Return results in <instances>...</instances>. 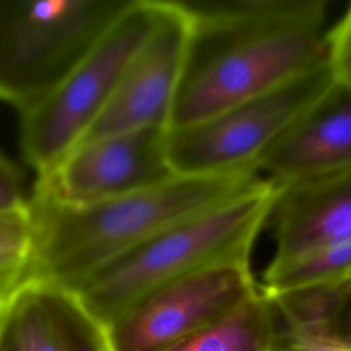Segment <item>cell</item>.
<instances>
[{
  "label": "cell",
  "mask_w": 351,
  "mask_h": 351,
  "mask_svg": "<svg viewBox=\"0 0 351 351\" xmlns=\"http://www.w3.org/2000/svg\"><path fill=\"white\" fill-rule=\"evenodd\" d=\"M351 280V240L304 256L269 263L261 288L270 296L336 285Z\"/></svg>",
  "instance_id": "cell-15"
},
{
  "label": "cell",
  "mask_w": 351,
  "mask_h": 351,
  "mask_svg": "<svg viewBox=\"0 0 351 351\" xmlns=\"http://www.w3.org/2000/svg\"><path fill=\"white\" fill-rule=\"evenodd\" d=\"M270 351H351V346L284 322Z\"/></svg>",
  "instance_id": "cell-18"
},
{
  "label": "cell",
  "mask_w": 351,
  "mask_h": 351,
  "mask_svg": "<svg viewBox=\"0 0 351 351\" xmlns=\"http://www.w3.org/2000/svg\"><path fill=\"white\" fill-rule=\"evenodd\" d=\"M282 317L261 288L230 314L165 351H270Z\"/></svg>",
  "instance_id": "cell-12"
},
{
  "label": "cell",
  "mask_w": 351,
  "mask_h": 351,
  "mask_svg": "<svg viewBox=\"0 0 351 351\" xmlns=\"http://www.w3.org/2000/svg\"><path fill=\"white\" fill-rule=\"evenodd\" d=\"M192 40L193 22L184 3L163 1L156 26L129 63L108 107L81 143L141 128H169Z\"/></svg>",
  "instance_id": "cell-9"
},
{
  "label": "cell",
  "mask_w": 351,
  "mask_h": 351,
  "mask_svg": "<svg viewBox=\"0 0 351 351\" xmlns=\"http://www.w3.org/2000/svg\"><path fill=\"white\" fill-rule=\"evenodd\" d=\"M274 191L267 219L276 241L270 263L351 240V169Z\"/></svg>",
  "instance_id": "cell-11"
},
{
  "label": "cell",
  "mask_w": 351,
  "mask_h": 351,
  "mask_svg": "<svg viewBox=\"0 0 351 351\" xmlns=\"http://www.w3.org/2000/svg\"><path fill=\"white\" fill-rule=\"evenodd\" d=\"M271 188L256 169L176 176L84 206L53 202L32 188L30 278L74 292L101 267L165 229Z\"/></svg>",
  "instance_id": "cell-2"
},
{
  "label": "cell",
  "mask_w": 351,
  "mask_h": 351,
  "mask_svg": "<svg viewBox=\"0 0 351 351\" xmlns=\"http://www.w3.org/2000/svg\"><path fill=\"white\" fill-rule=\"evenodd\" d=\"M328 58L336 81L351 89V4L329 30Z\"/></svg>",
  "instance_id": "cell-19"
},
{
  "label": "cell",
  "mask_w": 351,
  "mask_h": 351,
  "mask_svg": "<svg viewBox=\"0 0 351 351\" xmlns=\"http://www.w3.org/2000/svg\"><path fill=\"white\" fill-rule=\"evenodd\" d=\"M270 298L285 324L351 346V280Z\"/></svg>",
  "instance_id": "cell-14"
},
{
  "label": "cell",
  "mask_w": 351,
  "mask_h": 351,
  "mask_svg": "<svg viewBox=\"0 0 351 351\" xmlns=\"http://www.w3.org/2000/svg\"><path fill=\"white\" fill-rule=\"evenodd\" d=\"M274 195L271 188L170 226L101 267L74 293L106 328L171 281L215 266L250 263Z\"/></svg>",
  "instance_id": "cell-3"
},
{
  "label": "cell",
  "mask_w": 351,
  "mask_h": 351,
  "mask_svg": "<svg viewBox=\"0 0 351 351\" xmlns=\"http://www.w3.org/2000/svg\"><path fill=\"white\" fill-rule=\"evenodd\" d=\"M32 219L29 210L0 214V256L30 258Z\"/></svg>",
  "instance_id": "cell-17"
},
{
  "label": "cell",
  "mask_w": 351,
  "mask_h": 351,
  "mask_svg": "<svg viewBox=\"0 0 351 351\" xmlns=\"http://www.w3.org/2000/svg\"><path fill=\"white\" fill-rule=\"evenodd\" d=\"M336 81L329 58L262 95L203 121L167 128L166 149L176 176L255 169L259 156Z\"/></svg>",
  "instance_id": "cell-6"
},
{
  "label": "cell",
  "mask_w": 351,
  "mask_h": 351,
  "mask_svg": "<svg viewBox=\"0 0 351 351\" xmlns=\"http://www.w3.org/2000/svg\"><path fill=\"white\" fill-rule=\"evenodd\" d=\"M162 0H132L80 64L21 114L25 160L43 177L88 134L112 100L136 52L156 26Z\"/></svg>",
  "instance_id": "cell-5"
},
{
  "label": "cell",
  "mask_w": 351,
  "mask_h": 351,
  "mask_svg": "<svg viewBox=\"0 0 351 351\" xmlns=\"http://www.w3.org/2000/svg\"><path fill=\"white\" fill-rule=\"evenodd\" d=\"M49 295L64 351H111L106 328L84 308L73 291L49 284Z\"/></svg>",
  "instance_id": "cell-16"
},
{
  "label": "cell",
  "mask_w": 351,
  "mask_h": 351,
  "mask_svg": "<svg viewBox=\"0 0 351 351\" xmlns=\"http://www.w3.org/2000/svg\"><path fill=\"white\" fill-rule=\"evenodd\" d=\"M30 200L32 191L26 189L21 169L0 152V214L26 211Z\"/></svg>",
  "instance_id": "cell-20"
},
{
  "label": "cell",
  "mask_w": 351,
  "mask_h": 351,
  "mask_svg": "<svg viewBox=\"0 0 351 351\" xmlns=\"http://www.w3.org/2000/svg\"><path fill=\"white\" fill-rule=\"evenodd\" d=\"M0 351H64L48 282L27 278L14 292L0 332Z\"/></svg>",
  "instance_id": "cell-13"
},
{
  "label": "cell",
  "mask_w": 351,
  "mask_h": 351,
  "mask_svg": "<svg viewBox=\"0 0 351 351\" xmlns=\"http://www.w3.org/2000/svg\"><path fill=\"white\" fill-rule=\"evenodd\" d=\"M167 128L151 126L88 140L37 177L33 192L84 206L141 191L176 177L166 149Z\"/></svg>",
  "instance_id": "cell-8"
},
{
  "label": "cell",
  "mask_w": 351,
  "mask_h": 351,
  "mask_svg": "<svg viewBox=\"0 0 351 351\" xmlns=\"http://www.w3.org/2000/svg\"><path fill=\"white\" fill-rule=\"evenodd\" d=\"M132 0H0V100L27 111L90 52Z\"/></svg>",
  "instance_id": "cell-4"
},
{
  "label": "cell",
  "mask_w": 351,
  "mask_h": 351,
  "mask_svg": "<svg viewBox=\"0 0 351 351\" xmlns=\"http://www.w3.org/2000/svg\"><path fill=\"white\" fill-rule=\"evenodd\" d=\"M19 287H21V285H19ZM19 287H18V288H19ZM18 288H16V289H18ZM16 289H15V291H16ZM15 291H14V292H15ZM14 292L10 293V295H5V296H0V332H1L3 324H4V321H5V317H7L8 307H10L11 298H12Z\"/></svg>",
  "instance_id": "cell-22"
},
{
  "label": "cell",
  "mask_w": 351,
  "mask_h": 351,
  "mask_svg": "<svg viewBox=\"0 0 351 351\" xmlns=\"http://www.w3.org/2000/svg\"><path fill=\"white\" fill-rule=\"evenodd\" d=\"M182 3L193 40L169 128L210 118L328 58L325 1Z\"/></svg>",
  "instance_id": "cell-1"
},
{
  "label": "cell",
  "mask_w": 351,
  "mask_h": 351,
  "mask_svg": "<svg viewBox=\"0 0 351 351\" xmlns=\"http://www.w3.org/2000/svg\"><path fill=\"white\" fill-rule=\"evenodd\" d=\"M255 169L274 189L351 169V89L335 81Z\"/></svg>",
  "instance_id": "cell-10"
},
{
  "label": "cell",
  "mask_w": 351,
  "mask_h": 351,
  "mask_svg": "<svg viewBox=\"0 0 351 351\" xmlns=\"http://www.w3.org/2000/svg\"><path fill=\"white\" fill-rule=\"evenodd\" d=\"M30 278V258L0 256V296L12 293Z\"/></svg>",
  "instance_id": "cell-21"
},
{
  "label": "cell",
  "mask_w": 351,
  "mask_h": 351,
  "mask_svg": "<svg viewBox=\"0 0 351 351\" xmlns=\"http://www.w3.org/2000/svg\"><path fill=\"white\" fill-rule=\"evenodd\" d=\"M261 285L250 263L210 267L144 296L106 326L111 351H165L218 322Z\"/></svg>",
  "instance_id": "cell-7"
}]
</instances>
